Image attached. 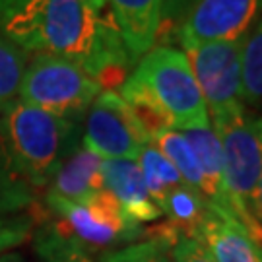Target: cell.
I'll list each match as a JSON object with an SVG mask.
<instances>
[{
    "mask_svg": "<svg viewBox=\"0 0 262 262\" xmlns=\"http://www.w3.org/2000/svg\"><path fill=\"white\" fill-rule=\"evenodd\" d=\"M78 122L14 101L0 117V138L10 161L28 185L45 187L72 151L78 150Z\"/></svg>",
    "mask_w": 262,
    "mask_h": 262,
    "instance_id": "cell-1",
    "label": "cell"
},
{
    "mask_svg": "<svg viewBox=\"0 0 262 262\" xmlns=\"http://www.w3.org/2000/svg\"><path fill=\"white\" fill-rule=\"evenodd\" d=\"M212 130L220 138L224 151L227 212L262 245V224L251 210V196L262 171V117H253L241 109L214 122Z\"/></svg>",
    "mask_w": 262,
    "mask_h": 262,
    "instance_id": "cell-2",
    "label": "cell"
},
{
    "mask_svg": "<svg viewBox=\"0 0 262 262\" xmlns=\"http://www.w3.org/2000/svg\"><path fill=\"white\" fill-rule=\"evenodd\" d=\"M101 88L82 64L68 56L35 53L24 70L19 101L78 122L92 107Z\"/></svg>",
    "mask_w": 262,
    "mask_h": 262,
    "instance_id": "cell-3",
    "label": "cell"
},
{
    "mask_svg": "<svg viewBox=\"0 0 262 262\" xmlns=\"http://www.w3.org/2000/svg\"><path fill=\"white\" fill-rule=\"evenodd\" d=\"M132 78L144 84L167 111L173 128H208L210 115L196 78L183 51L167 45L154 47L138 60Z\"/></svg>",
    "mask_w": 262,
    "mask_h": 262,
    "instance_id": "cell-4",
    "label": "cell"
},
{
    "mask_svg": "<svg viewBox=\"0 0 262 262\" xmlns=\"http://www.w3.org/2000/svg\"><path fill=\"white\" fill-rule=\"evenodd\" d=\"M45 202L56 217L53 224L85 249L130 241L142 233L140 224L132 222L105 188L84 202H70L47 192Z\"/></svg>",
    "mask_w": 262,
    "mask_h": 262,
    "instance_id": "cell-5",
    "label": "cell"
},
{
    "mask_svg": "<svg viewBox=\"0 0 262 262\" xmlns=\"http://www.w3.org/2000/svg\"><path fill=\"white\" fill-rule=\"evenodd\" d=\"M241 43L243 41H215L183 51L206 101L212 124L245 109L241 97Z\"/></svg>",
    "mask_w": 262,
    "mask_h": 262,
    "instance_id": "cell-6",
    "label": "cell"
},
{
    "mask_svg": "<svg viewBox=\"0 0 262 262\" xmlns=\"http://www.w3.org/2000/svg\"><path fill=\"white\" fill-rule=\"evenodd\" d=\"M150 140L117 92H101L88 109L84 148L103 159H138Z\"/></svg>",
    "mask_w": 262,
    "mask_h": 262,
    "instance_id": "cell-7",
    "label": "cell"
},
{
    "mask_svg": "<svg viewBox=\"0 0 262 262\" xmlns=\"http://www.w3.org/2000/svg\"><path fill=\"white\" fill-rule=\"evenodd\" d=\"M260 18L262 0H196L175 39L183 49L215 41H243Z\"/></svg>",
    "mask_w": 262,
    "mask_h": 262,
    "instance_id": "cell-8",
    "label": "cell"
},
{
    "mask_svg": "<svg viewBox=\"0 0 262 262\" xmlns=\"http://www.w3.org/2000/svg\"><path fill=\"white\" fill-rule=\"evenodd\" d=\"M194 239L206 247L215 262H262V245L229 212L220 208L210 206Z\"/></svg>",
    "mask_w": 262,
    "mask_h": 262,
    "instance_id": "cell-9",
    "label": "cell"
},
{
    "mask_svg": "<svg viewBox=\"0 0 262 262\" xmlns=\"http://www.w3.org/2000/svg\"><path fill=\"white\" fill-rule=\"evenodd\" d=\"M103 187L122 212L136 224L156 222L161 210L151 200L136 159H103L101 163Z\"/></svg>",
    "mask_w": 262,
    "mask_h": 262,
    "instance_id": "cell-10",
    "label": "cell"
},
{
    "mask_svg": "<svg viewBox=\"0 0 262 262\" xmlns=\"http://www.w3.org/2000/svg\"><path fill=\"white\" fill-rule=\"evenodd\" d=\"M111 16L134 64L154 49L161 18V0H107Z\"/></svg>",
    "mask_w": 262,
    "mask_h": 262,
    "instance_id": "cell-11",
    "label": "cell"
},
{
    "mask_svg": "<svg viewBox=\"0 0 262 262\" xmlns=\"http://www.w3.org/2000/svg\"><path fill=\"white\" fill-rule=\"evenodd\" d=\"M101 163L103 158H99L97 154L88 148H78L56 169L47 192L70 202H84L92 198L105 188Z\"/></svg>",
    "mask_w": 262,
    "mask_h": 262,
    "instance_id": "cell-12",
    "label": "cell"
},
{
    "mask_svg": "<svg viewBox=\"0 0 262 262\" xmlns=\"http://www.w3.org/2000/svg\"><path fill=\"white\" fill-rule=\"evenodd\" d=\"M183 136L190 144L202 171V179H204L202 196L206 198L212 208H220L227 212V196H225L224 185V151H222L220 138L215 136L212 126L183 130Z\"/></svg>",
    "mask_w": 262,
    "mask_h": 262,
    "instance_id": "cell-13",
    "label": "cell"
},
{
    "mask_svg": "<svg viewBox=\"0 0 262 262\" xmlns=\"http://www.w3.org/2000/svg\"><path fill=\"white\" fill-rule=\"evenodd\" d=\"M122 101L130 109L134 121L138 122L142 132L151 140L158 136L159 132L173 128V121L167 115V111L158 103V99L150 94V90L138 80H134L132 76L126 78V82L121 85Z\"/></svg>",
    "mask_w": 262,
    "mask_h": 262,
    "instance_id": "cell-14",
    "label": "cell"
},
{
    "mask_svg": "<svg viewBox=\"0 0 262 262\" xmlns=\"http://www.w3.org/2000/svg\"><path fill=\"white\" fill-rule=\"evenodd\" d=\"M136 161H138V167H140V173L144 177L146 188L150 192L151 200L158 204V208L163 204V200L175 188L185 183L177 169L171 165V161L154 144L144 146Z\"/></svg>",
    "mask_w": 262,
    "mask_h": 262,
    "instance_id": "cell-15",
    "label": "cell"
},
{
    "mask_svg": "<svg viewBox=\"0 0 262 262\" xmlns=\"http://www.w3.org/2000/svg\"><path fill=\"white\" fill-rule=\"evenodd\" d=\"M151 144L171 161V165L177 169L181 179L187 183L188 187L196 188L202 194V188H204L202 171H200L196 156H194L187 138L183 136V132L175 130V128L159 132L158 136L151 140Z\"/></svg>",
    "mask_w": 262,
    "mask_h": 262,
    "instance_id": "cell-16",
    "label": "cell"
},
{
    "mask_svg": "<svg viewBox=\"0 0 262 262\" xmlns=\"http://www.w3.org/2000/svg\"><path fill=\"white\" fill-rule=\"evenodd\" d=\"M241 97L243 105L262 103V18L241 43Z\"/></svg>",
    "mask_w": 262,
    "mask_h": 262,
    "instance_id": "cell-17",
    "label": "cell"
},
{
    "mask_svg": "<svg viewBox=\"0 0 262 262\" xmlns=\"http://www.w3.org/2000/svg\"><path fill=\"white\" fill-rule=\"evenodd\" d=\"M35 251L41 262H94L85 247L62 233L53 222L35 231Z\"/></svg>",
    "mask_w": 262,
    "mask_h": 262,
    "instance_id": "cell-18",
    "label": "cell"
},
{
    "mask_svg": "<svg viewBox=\"0 0 262 262\" xmlns=\"http://www.w3.org/2000/svg\"><path fill=\"white\" fill-rule=\"evenodd\" d=\"M29 53L0 33V117L10 109L19 94Z\"/></svg>",
    "mask_w": 262,
    "mask_h": 262,
    "instance_id": "cell-19",
    "label": "cell"
},
{
    "mask_svg": "<svg viewBox=\"0 0 262 262\" xmlns=\"http://www.w3.org/2000/svg\"><path fill=\"white\" fill-rule=\"evenodd\" d=\"M35 231V217L29 214L0 215V256L24 245Z\"/></svg>",
    "mask_w": 262,
    "mask_h": 262,
    "instance_id": "cell-20",
    "label": "cell"
},
{
    "mask_svg": "<svg viewBox=\"0 0 262 262\" xmlns=\"http://www.w3.org/2000/svg\"><path fill=\"white\" fill-rule=\"evenodd\" d=\"M101 262H173L169 249L158 241H144V243L128 245L124 249L107 253Z\"/></svg>",
    "mask_w": 262,
    "mask_h": 262,
    "instance_id": "cell-21",
    "label": "cell"
},
{
    "mask_svg": "<svg viewBox=\"0 0 262 262\" xmlns=\"http://www.w3.org/2000/svg\"><path fill=\"white\" fill-rule=\"evenodd\" d=\"M196 0H161V18L156 41L169 43V39H175L183 19L187 18L188 10L192 8Z\"/></svg>",
    "mask_w": 262,
    "mask_h": 262,
    "instance_id": "cell-22",
    "label": "cell"
},
{
    "mask_svg": "<svg viewBox=\"0 0 262 262\" xmlns=\"http://www.w3.org/2000/svg\"><path fill=\"white\" fill-rule=\"evenodd\" d=\"M169 254L173 262H215L206 247L190 237L177 239L175 245L169 249Z\"/></svg>",
    "mask_w": 262,
    "mask_h": 262,
    "instance_id": "cell-23",
    "label": "cell"
},
{
    "mask_svg": "<svg viewBox=\"0 0 262 262\" xmlns=\"http://www.w3.org/2000/svg\"><path fill=\"white\" fill-rule=\"evenodd\" d=\"M24 4H26V0H0V33L10 19L24 8Z\"/></svg>",
    "mask_w": 262,
    "mask_h": 262,
    "instance_id": "cell-24",
    "label": "cell"
},
{
    "mask_svg": "<svg viewBox=\"0 0 262 262\" xmlns=\"http://www.w3.org/2000/svg\"><path fill=\"white\" fill-rule=\"evenodd\" d=\"M251 210H253L254 217L262 224V171L256 181V187L253 190V196H251Z\"/></svg>",
    "mask_w": 262,
    "mask_h": 262,
    "instance_id": "cell-25",
    "label": "cell"
},
{
    "mask_svg": "<svg viewBox=\"0 0 262 262\" xmlns=\"http://www.w3.org/2000/svg\"><path fill=\"white\" fill-rule=\"evenodd\" d=\"M80 2H84L88 8L95 10V12H103L107 6V0H80Z\"/></svg>",
    "mask_w": 262,
    "mask_h": 262,
    "instance_id": "cell-26",
    "label": "cell"
},
{
    "mask_svg": "<svg viewBox=\"0 0 262 262\" xmlns=\"http://www.w3.org/2000/svg\"><path fill=\"white\" fill-rule=\"evenodd\" d=\"M0 262H26V260H24V256H19L16 253H6L0 256Z\"/></svg>",
    "mask_w": 262,
    "mask_h": 262,
    "instance_id": "cell-27",
    "label": "cell"
}]
</instances>
